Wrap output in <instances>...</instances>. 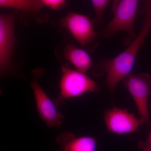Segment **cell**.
Segmentation results:
<instances>
[{
    "mask_svg": "<svg viewBox=\"0 0 151 151\" xmlns=\"http://www.w3.org/2000/svg\"><path fill=\"white\" fill-rule=\"evenodd\" d=\"M141 150H142L143 151H151V150H148V149L146 148H143L141 149Z\"/></svg>",
    "mask_w": 151,
    "mask_h": 151,
    "instance_id": "obj_16",
    "label": "cell"
},
{
    "mask_svg": "<svg viewBox=\"0 0 151 151\" xmlns=\"http://www.w3.org/2000/svg\"><path fill=\"white\" fill-rule=\"evenodd\" d=\"M0 6L24 12H36L40 11L44 5L41 1L37 0H0Z\"/></svg>",
    "mask_w": 151,
    "mask_h": 151,
    "instance_id": "obj_11",
    "label": "cell"
},
{
    "mask_svg": "<svg viewBox=\"0 0 151 151\" xmlns=\"http://www.w3.org/2000/svg\"><path fill=\"white\" fill-rule=\"evenodd\" d=\"M147 6L145 9V12L147 13V16L151 19V5H148Z\"/></svg>",
    "mask_w": 151,
    "mask_h": 151,
    "instance_id": "obj_15",
    "label": "cell"
},
{
    "mask_svg": "<svg viewBox=\"0 0 151 151\" xmlns=\"http://www.w3.org/2000/svg\"><path fill=\"white\" fill-rule=\"evenodd\" d=\"M124 86L134 101L141 124L150 125L148 98L151 94V75L148 73L130 74L124 79Z\"/></svg>",
    "mask_w": 151,
    "mask_h": 151,
    "instance_id": "obj_4",
    "label": "cell"
},
{
    "mask_svg": "<svg viewBox=\"0 0 151 151\" xmlns=\"http://www.w3.org/2000/svg\"><path fill=\"white\" fill-rule=\"evenodd\" d=\"M151 29V19L147 16L139 32L128 47L115 57L100 62L95 68L94 74L96 76L106 75L105 83L111 95L120 81L129 75L138 52Z\"/></svg>",
    "mask_w": 151,
    "mask_h": 151,
    "instance_id": "obj_1",
    "label": "cell"
},
{
    "mask_svg": "<svg viewBox=\"0 0 151 151\" xmlns=\"http://www.w3.org/2000/svg\"><path fill=\"white\" fill-rule=\"evenodd\" d=\"M60 23L82 46L88 45L97 38L92 22L85 15L69 12L61 19Z\"/></svg>",
    "mask_w": 151,
    "mask_h": 151,
    "instance_id": "obj_7",
    "label": "cell"
},
{
    "mask_svg": "<svg viewBox=\"0 0 151 151\" xmlns=\"http://www.w3.org/2000/svg\"><path fill=\"white\" fill-rule=\"evenodd\" d=\"M104 120L108 131L118 134L136 132L142 124L139 119L127 109L117 108L105 111Z\"/></svg>",
    "mask_w": 151,
    "mask_h": 151,
    "instance_id": "obj_8",
    "label": "cell"
},
{
    "mask_svg": "<svg viewBox=\"0 0 151 151\" xmlns=\"http://www.w3.org/2000/svg\"><path fill=\"white\" fill-rule=\"evenodd\" d=\"M65 59L74 66L76 70L85 73L93 65L92 58L87 52L73 43L68 44L64 49Z\"/></svg>",
    "mask_w": 151,
    "mask_h": 151,
    "instance_id": "obj_10",
    "label": "cell"
},
{
    "mask_svg": "<svg viewBox=\"0 0 151 151\" xmlns=\"http://www.w3.org/2000/svg\"><path fill=\"white\" fill-rule=\"evenodd\" d=\"M17 14L0 15V70L5 73L11 65L15 43L14 27Z\"/></svg>",
    "mask_w": 151,
    "mask_h": 151,
    "instance_id": "obj_6",
    "label": "cell"
},
{
    "mask_svg": "<svg viewBox=\"0 0 151 151\" xmlns=\"http://www.w3.org/2000/svg\"><path fill=\"white\" fill-rule=\"evenodd\" d=\"M150 108L151 110V104L150 105Z\"/></svg>",
    "mask_w": 151,
    "mask_h": 151,
    "instance_id": "obj_17",
    "label": "cell"
},
{
    "mask_svg": "<svg viewBox=\"0 0 151 151\" xmlns=\"http://www.w3.org/2000/svg\"><path fill=\"white\" fill-rule=\"evenodd\" d=\"M62 76L59 83L60 92L56 104L61 106L64 100L79 97L87 92L98 91L96 82L85 73L73 70L65 64L61 66Z\"/></svg>",
    "mask_w": 151,
    "mask_h": 151,
    "instance_id": "obj_3",
    "label": "cell"
},
{
    "mask_svg": "<svg viewBox=\"0 0 151 151\" xmlns=\"http://www.w3.org/2000/svg\"><path fill=\"white\" fill-rule=\"evenodd\" d=\"M139 148H146L151 151V131L149 135L148 138L146 141H140L138 143Z\"/></svg>",
    "mask_w": 151,
    "mask_h": 151,
    "instance_id": "obj_14",
    "label": "cell"
},
{
    "mask_svg": "<svg viewBox=\"0 0 151 151\" xmlns=\"http://www.w3.org/2000/svg\"><path fill=\"white\" fill-rule=\"evenodd\" d=\"M44 6L53 10H61L65 7L66 1L64 0H42Z\"/></svg>",
    "mask_w": 151,
    "mask_h": 151,
    "instance_id": "obj_13",
    "label": "cell"
},
{
    "mask_svg": "<svg viewBox=\"0 0 151 151\" xmlns=\"http://www.w3.org/2000/svg\"><path fill=\"white\" fill-rule=\"evenodd\" d=\"M111 1L109 0H92V6L96 14V20L97 24L100 25L103 22V15L107 6Z\"/></svg>",
    "mask_w": 151,
    "mask_h": 151,
    "instance_id": "obj_12",
    "label": "cell"
},
{
    "mask_svg": "<svg viewBox=\"0 0 151 151\" xmlns=\"http://www.w3.org/2000/svg\"><path fill=\"white\" fill-rule=\"evenodd\" d=\"M43 73L42 69L40 68L34 70L33 78L30 83L37 108L40 118L47 127L60 128L64 116L61 113L58 112L54 103L38 82L39 78Z\"/></svg>",
    "mask_w": 151,
    "mask_h": 151,
    "instance_id": "obj_5",
    "label": "cell"
},
{
    "mask_svg": "<svg viewBox=\"0 0 151 151\" xmlns=\"http://www.w3.org/2000/svg\"><path fill=\"white\" fill-rule=\"evenodd\" d=\"M139 3L137 0L113 1V17L103 29L102 36L110 39L117 33L123 32L127 35L124 38V43L127 46L129 45L137 36L134 23Z\"/></svg>",
    "mask_w": 151,
    "mask_h": 151,
    "instance_id": "obj_2",
    "label": "cell"
},
{
    "mask_svg": "<svg viewBox=\"0 0 151 151\" xmlns=\"http://www.w3.org/2000/svg\"><path fill=\"white\" fill-rule=\"evenodd\" d=\"M61 147L60 151H96L95 138L90 137H76L70 133L60 135L56 138Z\"/></svg>",
    "mask_w": 151,
    "mask_h": 151,
    "instance_id": "obj_9",
    "label": "cell"
}]
</instances>
